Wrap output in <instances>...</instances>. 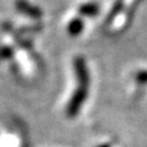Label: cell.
<instances>
[{
	"instance_id": "cell-6",
	"label": "cell",
	"mask_w": 147,
	"mask_h": 147,
	"mask_svg": "<svg viewBox=\"0 0 147 147\" xmlns=\"http://www.w3.org/2000/svg\"><path fill=\"white\" fill-rule=\"evenodd\" d=\"M135 80L139 84H147V70H140L135 74Z\"/></svg>"
},
{
	"instance_id": "cell-7",
	"label": "cell",
	"mask_w": 147,
	"mask_h": 147,
	"mask_svg": "<svg viewBox=\"0 0 147 147\" xmlns=\"http://www.w3.org/2000/svg\"><path fill=\"white\" fill-rule=\"evenodd\" d=\"M12 57V49L9 47H3L0 48V59H9Z\"/></svg>"
},
{
	"instance_id": "cell-4",
	"label": "cell",
	"mask_w": 147,
	"mask_h": 147,
	"mask_svg": "<svg viewBox=\"0 0 147 147\" xmlns=\"http://www.w3.org/2000/svg\"><path fill=\"white\" fill-rule=\"evenodd\" d=\"M79 12L85 16H96L99 12V6L96 3H86L79 7Z\"/></svg>"
},
{
	"instance_id": "cell-8",
	"label": "cell",
	"mask_w": 147,
	"mask_h": 147,
	"mask_svg": "<svg viewBox=\"0 0 147 147\" xmlns=\"http://www.w3.org/2000/svg\"><path fill=\"white\" fill-rule=\"evenodd\" d=\"M98 147H110V145H109V144H103V145H100V146H98Z\"/></svg>"
},
{
	"instance_id": "cell-2",
	"label": "cell",
	"mask_w": 147,
	"mask_h": 147,
	"mask_svg": "<svg viewBox=\"0 0 147 147\" xmlns=\"http://www.w3.org/2000/svg\"><path fill=\"white\" fill-rule=\"evenodd\" d=\"M74 70H75V74H76L77 82L90 84V72L82 57L75 58V60H74Z\"/></svg>"
},
{
	"instance_id": "cell-3",
	"label": "cell",
	"mask_w": 147,
	"mask_h": 147,
	"mask_svg": "<svg viewBox=\"0 0 147 147\" xmlns=\"http://www.w3.org/2000/svg\"><path fill=\"white\" fill-rule=\"evenodd\" d=\"M15 5H16V9L18 11L25 13V15H27V16H30V17L39 18V17H42V15H43V12H42V10H40L39 7L32 5V4L28 3L27 0H16Z\"/></svg>"
},
{
	"instance_id": "cell-1",
	"label": "cell",
	"mask_w": 147,
	"mask_h": 147,
	"mask_svg": "<svg viewBox=\"0 0 147 147\" xmlns=\"http://www.w3.org/2000/svg\"><path fill=\"white\" fill-rule=\"evenodd\" d=\"M88 86H90V84L77 82V87H76L75 92L72 93L70 102L67 103V107H66L67 117L74 118L80 113L81 107L84 105L85 100L87 98V94H88Z\"/></svg>"
},
{
	"instance_id": "cell-5",
	"label": "cell",
	"mask_w": 147,
	"mask_h": 147,
	"mask_svg": "<svg viewBox=\"0 0 147 147\" xmlns=\"http://www.w3.org/2000/svg\"><path fill=\"white\" fill-rule=\"evenodd\" d=\"M84 30V22L80 18H74L67 25V32L71 36H79Z\"/></svg>"
}]
</instances>
